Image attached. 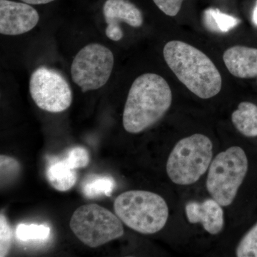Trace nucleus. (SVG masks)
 Masks as SVG:
<instances>
[{
    "instance_id": "nucleus-1",
    "label": "nucleus",
    "mask_w": 257,
    "mask_h": 257,
    "mask_svg": "<svg viewBox=\"0 0 257 257\" xmlns=\"http://www.w3.org/2000/svg\"><path fill=\"white\" fill-rule=\"evenodd\" d=\"M172 93L162 76L147 73L132 84L123 111L122 123L128 133L138 134L160 121L170 109Z\"/></svg>"
},
{
    "instance_id": "nucleus-2",
    "label": "nucleus",
    "mask_w": 257,
    "mask_h": 257,
    "mask_svg": "<svg viewBox=\"0 0 257 257\" xmlns=\"http://www.w3.org/2000/svg\"><path fill=\"white\" fill-rule=\"evenodd\" d=\"M167 65L193 94L209 99L221 91L222 79L215 64L202 51L182 41H170L163 50Z\"/></svg>"
},
{
    "instance_id": "nucleus-3",
    "label": "nucleus",
    "mask_w": 257,
    "mask_h": 257,
    "mask_svg": "<svg viewBox=\"0 0 257 257\" xmlns=\"http://www.w3.org/2000/svg\"><path fill=\"white\" fill-rule=\"evenodd\" d=\"M114 209L125 225L141 234L158 232L168 220L169 207L165 199L149 191L122 193L115 199Z\"/></svg>"
},
{
    "instance_id": "nucleus-4",
    "label": "nucleus",
    "mask_w": 257,
    "mask_h": 257,
    "mask_svg": "<svg viewBox=\"0 0 257 257\" xmlns=\"http://www.w3.org/2000/svg\"><path fill=\"white\" fill-rule=\"evenodd\" d=\"M213 157V144L202 134H194L176 144L167 162V173L178 185L197 182L209 170Z\"/></svg>"
},
{
    "instance_id": "nucleus-5",
    "label": "nucleus",
    "mask_w": 257,
    "mask_h": 257,
    "mask_svg": "<svg viewBox=\"0 0 257 257\" xmlns=\"http://www.w3.org/2000/svg\"><path fill=\"white\" fill-rule=\"evenodd\" d=\"M248 159L241 147H229L218 154L209 167L206 186L211 197L227 207L234 202L247 173Z\"/></svg>"
},
{
    "instance_id": "nucleus-6",
    "label": "nucleus",
    "mask_w": 257,
    "mask_h": 257,
    "mask_svg": "<svg viewBox=\"0 0 257 257\" xmlns=\"http://www.w3.org/2000/svg\"><path fill=\"white\" fill-rule=\"evenodd\" d=\"M121 222L116 214L106 208L88 204L74 211L69 226L84 244L96 248L123 236L124 227Z\"/></svg>"
},
{
    "instance_id": "nucleus-7",
    "label": "nucleus",
    "mask_w": 257,
    "mask_h": 257,
    "mask_svg": "<svg viewBox=\"0 0 257 257\" xmlns=\"http://www.w3.org/2000/svg\"><path fill=\"white\" fill-rule=\"evenodd\" d=\"M114 64V55L108 47L99 43L89 44L74 57L71 76L83 92L96 90L107 83Z\"/></svg>"
},
{
    "instance_id": "nucleus-8",
    "label": "nucleus",
    "mask_w": 257,
    "mask_h": 257,
    "mask_svg": "<svg viewBox=\"0 0 257 257\" xmlns=\"http://www.w3.org/2000/svg\"><path fill=\"white\" fill-rule=\"evenodd\" d=\"M30 92L36 105L42 110L60 113L72 102L69 83L57 71L40 67L30 77Z\"/></svg>"
},
{
    "instance_id": "nucleus-9",
    "label": "nucleus",
    "mask_w": 257,
    "mask_h": 257,
    "mask_svg": "<svg viewBox=\"0 0 257 257\" xmlns=\"http://www.w3.org/2000/svg\"><path fill=\"white\" fill-rule=\"evenodd\" d=\"M40 20V15L31 5L12 0H0V33L17 36L31 31Z\"/></svg>"
},
{
    "instance_id": "nucleus-10",
    "label": "nucleus",
    "mask_w": 257,
    "mask_h": 257,
    "mask_svg": "<svg viewBox=\"0 0 257 257\" xmlns=\"http://www.w3.org/2000/svg\"><path fill=\"white\" fill-rule=\"evenodd\" d=\"M103 14L107 24L106 36L114 42L121 40L124 35L120 23L138 28L144 22L141 10L128 0H106L103 6Z\"/></svg>"
},
{
    "instance_id": "nucleus-11",
    "label": "nucleus",
    "mask_w": 257,
    "mask_h": 257,
    "mask_svg": "<svg viewBox=\"0 0 257 257\" xmlns=\"http://www.w3.org/2000/svg\"><path fill=\"white\" fill-rule=\"evenodd\" d=\"M221 207L213 198L202 202L192 201L186 204V215L191 224L200 223L207 232L215 235L224 227V211Z\"/></svg>"
},
{
    "instance_id": "nucleus-12",
    "label": "nucleus",
    "mask_w": 257,
    "mask_h": 257,
    "mask_svg": "<svg viewBox=\"0 0 257 257\" xmlns=\"http://www.w3.org/2000/svg\"><path fill=\"white\" fill-rule=\"evenodd\" d=\"M226 68L234 77L251 79L257 77V49L245 46H234L225 51L223 55Z\"/></svg>"
},
{
    "instance_id": "nucleus-13",
    "label": "nucleus",
    "mask_w": 257,
    "mask_h": 257,
    "mask_svg": "<svg viewBox=\"0 0 257 257\" xmlns=\"http://www.w3.org/2000/svg\"><path fill=\"white\" fill-rule=\"evenodd\" d=\"M48 182L56 190L67 192L74 187L77 180L76 170L67 163L64 158L54 159L47 170Z\"/></svg>"
},
{
    "instance_id": "nucleus-14",
    "label": "nucleus",
    "mask_w": 257,
    "mask_h": 257,
    "mask_svg": "<svg viewBox=\"0 0 257 257\" xmlns=\"http://www.w3.org/2000/svg\"><path fill=\"white\" fill-rule=\"evenodd\" d=\"M231 121L243 136L257 137V106L248 101L240 103L231 114Z\"/></svg>"
},
{
    "instance_id": "nucleus-15",
    "label": "nucleus",
    "mask_w": 257,
    "mask_h": 257,
    "mask_svg": "<svg viewBox=\"0 0 257 257\" xmlns=\"http://www.w3.org/2000/svg\"><path fill=\"white\" fill-rule=\"evenodd\" d=\"M115 185L114 179L111 176L92 175L82 184V193L89 199L111 197Z\"/></svg>"
},
{
    "instance_id": "nucleus-16",
    "label": "nucleus",
    "mask_w": 257,
    "mask_h": 257,
    "mask_svg": "<svg viewBox=\"0 0 257 257\" xmlns=\"http://www.w3.org/2000/svg\"><path fill=\"white\" fill-rule=\"evenodd\" d=\"M203 22L207 30L216 33L229 32L240 23L239 19L214 8H209L204 11Z\"/></svg>"
},
{
    "instance_id": "nucleus-17",
    "label": "nucleus",
    "mask_w": 257,
    "mask_h": 257,
    "mask_svg": "<svg viewBox=\"0 0 257 257\" xmlns=\"http://www.w3.org/2000/svg\"><path fill=\"white\" fill-rule=\"evenodd\" d=\"M50 234V228L44 224H19L16 229L17 238L20 241L45 240Z\"/></svg>"
},
{
    "instance_id": "nucleus-18",
    "label": "nucleus",
    "mask_w": 257,
    "mask_h": 257,
    "mask_svg": "<svg viewBox=\"0 0 257 257\" xmlns=\"http://www.w3.org/2000/svg\"><path fill=\"white\" fill-rule=\"evenodd\" d=\"M238 257H257V223L243 236L236 249Z\"/></svg>"
},
{
    "instance_id": "nucleus-19",
    "label": "nucleus",
    "mask_w": 257,
    "mask_h": 257,
    "mask_svg": "<svg viewBox=\"0 0 257 257\" xmlns=\"http://www.w3.org/2000/svg\"><path fill=\"white\" fill-rule=\"evenodd\" d=\"M64 160L74 170L84 168L89 163V155L86 149L81 147H74L69 150Z\"/></svg>"
},
{
    "instance_id": "nucleus-20",
    "label": "nucleus",
    "mask_w": 257,
    "mask_h": 257,
    "mask_svg": "<svg viewBox=\"0 0 257 257\" xmlns=\"http://www.w3.org/2000/svg\"><path fill=\"white\" fill-rule=\"evenodd\" d=\"M0 166H1V183L14 178L18 175L20 170V165L18 161L11 157L1 155L0 157Z\"/></svg>"
},
{
    "instance_id": "nucleus-21",
    "label": "nucleus",
    "mask_w": 257,
    "mask_h": 257,
    "mask_svg": "<svg viewBox=\"0 0 257 257\" xmlns=\"http://www.w3.org/2000/svg\"><path fill=\"white\" fill-rule=\"evenodd\" d=\"M12 243V230L8 219L3 214L0 215V256H6Z\"/></svg>"
},
{
    "instance_id": "nucleus-22",
    "label": "nucleus",
    "mask_w": 257,
    "mask_h": 257,
    "mask_svg": "<svg viewBox=\"0 0 257 257\" xmlns=\"http://www.w3.org/2000/svg\"><path fill=\"white\" fill-rule=\"evenodd\" d=\"M154 3L165 15L175 17L182 8L184 0H153Z\"/></svg>"
},
{
    "instance_id": "nucleus-23",
    "label": "nucleus",
    "mask_w": 257,
    "mask_h": 257,
    "mask_svg": "<svg viewBox=\"0 0 257 257\" xmlns=\"http://www.w3.org/2000/svg\"><path fill=\"white\" fill-rule=\"evenodd\" d=\"M20 1L29 5H37L48 4V3L55 1V0H20Z\"/></svg>"
},
{
    "instance_id": "nucleus-24",
    "label": "nucleus",
    "mask_w": 257,
    "mask_h": 257,
    "mask_svg": "<svg viewBox=\"0 0 257 257\" xmlns=\"http://www.w3.org/2000/svg\"><path fill=\"white\" fill-rule=\"evenodd\" d=\"M252 22L253 25H254L255 26L257 27V1L256 5H255L254 8H253V10Z\"/></svg>"
}]
</instances>
